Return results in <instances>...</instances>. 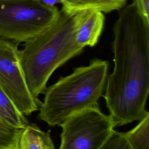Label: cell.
Listing matches in <instances>:
<instances>
[{"label":"cell","instance_id":"6da1fadb","mask_svg":"<svg viewBox=\"0 0 149 149\" xmlns=\"http://www.w3.org/2000/svg\"><path fill=\"white\" fill-rule=\"evenodd\" d=\"M113 33L114 68L104 97L115 126H120L149 115V24L133 2L120 9Z\"/></svg>","mask_w":149,"mask_h":149},{"label":"cell","instance_id":"7a4b0ae2","mask_svg":"<svg viewBox=\"0 0 149 149\" xmlns=\"http://www.w3.org/2000/svg\"><path fill=\"white\" fill-rule=\"evenodd\" d=\"M73 16L61 10L59 19L52 26L25 42L19 50L27 87L36 100L44 93L53 72L84 48L76 41Z\"/></svg>","mask_w":149,"mask_h":149},{"label":"cell","instance_id":"3957f363","mask_svg":"<svg viewBox=\"0 0 149 149\" xmlns=\"http://www.w3.org/2000/svg\"><path fill=\"white\" fill-rule=\"evenodd\" d=\"M108 62L92 59L89 65L74 69L46 88L38 118L48 125H61L72 115L98 105L105 88Z\"/></svg>","mask_w":149,"mask_h":149},{"label":"cell","instance_id":"277c9868","mask_svg":"<svg viewBox=\"0 0 149 149\" xmlns=\"http://www.w3.org/2000/svg\"><path fill=\"white\" fill-rule=\"evenodd\" d=\"M61 10L40 0H0V39L26 42L52 26Z\"/></svg>","mask_w":149,"mask_h":149},{"label":"cell","instance_id":"5b68a950","mask_svg":"<svg viewBox=\"0 0 149 149\" xmlns=\"http://www.w3.org/2000/svg\"><path fill=\"white\" fill-rule=\"evenodd\" d=\"M59 126V149H99L115 127L110 116L102 113L98 105L72 115Z\"/></svg>","mask_w":149,"mask_h":149},{"label":"cell","instance_id":"8992f818","mask_svg":"<svg viewBox=\"0 0 149 149\" xmlns=\"http://www.w3.org/2000/svg\"><path fill=\"white\" fill-rule=\"evenodd\" d=\"M0 87L24 116L38 109L37 100L30 93L20 64L17 44L0 39Z\"/></svg>","mask_w":149,"mask_h":149},{"label":"cell","instance_id":"52a82bcc","mask_svg":"<svg viewBox=\"0 0 149 149\" xmlns=\"http://www.w3.org/2000/svg\"><path fill=\"white\" fill-rule=\"evenodd\" d=\"M73 17L77 44L83 48L95 46L104 29L105 17L103 12L83 10L76 13Z\"/></svg>","mask_w":149,"mask_h":149},{"label":"cell","instance_id":"ba28073f","mask_svg":"<svg viewBox=\"0 0 149 149\" xmlns=\"http://www.w3.org/2000/svg\"><path fill=\"white\" fill-rule=\"evenodd\" d=\"M15 149H55L49 131L44 132L34 124H27L19 134Z\"/></svg>","mask_w":149,"mask_h":149},{"label":"cell","instance_id":"9c48e42d","mask_svg":"<svg viewBox=\"0 0 149 149\" xmlns=\"http://www.w3.org/2000/svg\"><path fill=\"white\" fill-rule=\"evenodd\" d=\"M62 10L73 16L83 10H98L108 13L120 10L126 5L127 0H60Z\"/></svg>","mask_w":149,"mask_h":149},{"label":"cell","instance_id":"30bf717a","mask_svg":"<svg viewBox=\"0 0 149 149\" xmlns=\"http://www.w3.org/2000/svg\"><path fill=\"white\" fill-rule=\"evenodd\" d=\"M25 116L0 87V119L16 128L22 129L28 124Z\"/></svg>","mask_w":149,"mask_h":149},{"label":"cell","instance_id":"8fae6325","mask_svg":"<svg viewBox=\"0 0 149 149\" xmlns=\"http://www.w3.org/2000/svg\"><path fill=\"white\" fill-rule=\"evenodd\" d=\"M149 115L139 121L132 129L125 135L133 149H149Z\"/></svg>","mask_w":149,"mask_h":149},{"label":"cell","instance_id":"7c38bea8","mask_svg":"<svg viewBox=\"0 0 149 149\" xmlns=\"http://www.w3.org/2000/svg\"><path fill=\"white\" fill-rule=\"evenodd\" d=\"M21 129L0 119V149H15Z\"/></svg>","mask_w":149,"mask_h":149},{"label":"cell","instance_id":"4fadbf2b","mask_svg":"<svg viewBox=\"0 0 149 149\" xmlns=\"http://www.w3.org/2000/svg\"><path fill=\"white\" fill-rule=\"evenodd\" d=\"M99 149H133L123 132L113 130Z\"/></svg>","mask_w":149,"mask_h":149},{"label":"cell","instance_id":"5bb4252c","mask_svg":"<svg viewBox=\"0 0 149 149\" xmlns=\"http://www.w3.org/2000/svg\"><path fill=\"white\" fill-rule=\"evenodd\" d=\"M133 2L143 19L149 24V0H133Z\"/></svg>","mask_w":149,"mask_h":149},{"label":"cell","instance_id":"9a60e30c","mask_svg":"<svg viewBox=\"0 0 149 149\" xmlns=\"http://www.w3.org/2000/svg\"><path fill=\"white\" fill-rule=\"evenodd\" d=\"M42 3L49 7H54L57 3H61L60 0H40Z\"/></svg>","mask_w":149,"mask_h":149}]
</instances>
